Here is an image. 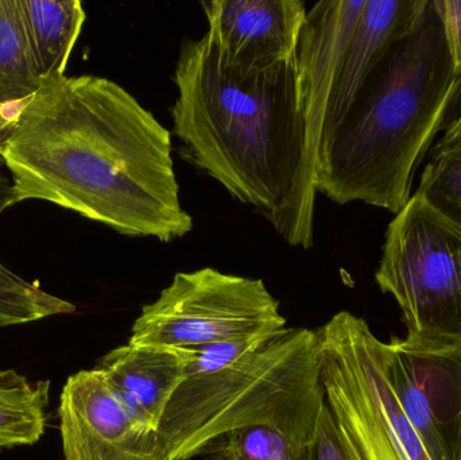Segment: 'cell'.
<instances>
[{
    "label": "cell",
    "mask_w": 461,
    "mask_h": 460,
    "mask_svg": "<svg viewBox=\"0 0 461 460\" xmlns=\"http://www.w3.org/2000/svg\"><path fill=\"white\" fill-rule=\"evenodd\" d=\"M0 158L11 178L8 207L41 200L164 243L194 227L180 202L172 134L108 78H43Z\"/></svg>",
    "instance_id": "obj_1"
},
{
    "label": "cell",
    "mask_w": 461,
    "mask_h": 460,
    "mask_svg": "<svg viewBox=\"0 0 461 460\" xmlns=\"http://www.w3.org/2000/svg\"><path fill=\"white\" fill-rule=\"evenodd\" d=\"M175 81L181 156L257 208L285 242L311 248L319 192L298 53L244 73L221 59L207 32L181 46Z\"/></svg>",
    "instance_id": "obj_2"
},
{
    "label": "cell",
    "mask_w": 461,
    "mask_h": 460,
    "mask_svg": "<svg viewBox=\"0 0 461 460\" xmlns=\"http://www.w3.org/2000/svg\"><path fill=\"white\" fill-rule=\"evenodd\" d=\"M460 95L443 22L428 0L322 145L317 192L340 205L362 202L400 213Z\"/></svg>",
    "instance_id": "obj_3"
},
{
    "label": "cell",
    "mask_w": 461,
    "mask_h": 460,
    "mask_svg": "<svg viewBox=\"0 0 461 460\" xmlns=\"http://www.w3.org/2000/svg\"><path fill=\"white\" fill-rule=\"evenodd\" d=\"M324 405L317 331L285 329L226 369L185 378L159 423V456L189 460L230 432L259 426L311 445Z\"/></svg>",
    "instance_id": "obj_4"
},
{
    "label": "cell",
    "mask_w": 461,
    "mask_h": 460,
    "mask_svg": "<svg viewBox=\"0 0 461 460\" xmlns=\"http://www.w3.org/2000/svg\"><path fill=\"white\" fill-rule=\"evenodd\" d=\"M375 281L402 311L401 347L461 354V229L413 194L384 239Z\"/></svg>",
    "instance_id": "obj_5"
},
{
    "label": "cell",
    "mask_w": 461,
    "mask_h": 460,
    "mask_svg": "<svg viewBox=\"0 0 461 460\" xmlns=\"http://www.w3.org/2000/svg\"><path fill=\"white\" fill-rule=\"evenodd\" d=\"M325 404L351 460H433L384 369V342L341 311L317 331Z\"/></svg>",
    "instance_id": "obj_6"
},
{
    "label": "cell",
    "mask_w": 461,
    "mask_h": 460,
    "mask_svg": "<svg viewBox=\"0 0 461 460\" xmlns=\"http://www.w3.org/2000/svg\"><path fill=\"white\" fill-rule=\"evenodd\" d=\"M285 329L278 300L262 280L204 267L177 273L158 299L142 308L129 343L192 350Z\"/></svg>",
    "instance_id": "obj_7"
},
{
    "label": "cell",
    "mask_w": 461,
    "mask_h": 460,
    "mask_svg": "<svg viewBox=\"0 0 461 460\" xmlns=\"http://www.w3.org/2000/svg\"><path fill=\"white\" fill-rule=\"evenodd\" d=\"M59 420L65 460H161L157 432L124 410L99 370L68 378Z\"/></svg>",
    "instance_id": "obj_8"
},
{
    "label": "cell",
    "mask_w": 461,
    "mask_h": 460,
    "mask_svg": "<svg viewBox=\"0 0 461 460\" xmlns=\"http://www.w3.org/2000/svg\"><path fill=\"white\" fill-rule=\"evenodd\" d=\"M393 391L433 460H461V354L425 356L384 343Z\"/></svg>",
    "instance_id": "obj_9"
},
{
    "label": "cell",
    "mask_w": 461,
    "mask_h": 460,
    "mask_svg": "<svg viewBox=\"0 0 461 460\" xmlns=\"http://www.w3.org/2000/svg\"><path fill=\"white\" fill-rule=\"evenodd\" d=\"M202 5L208 32L230 67L257 72L297 56L308 15L301 0H213Z\"/></svg>",
    "instance_id": "obj_10"
},
{
    "label": "cell",
    "mask_w": 461,
    "mask_h": 460,
    "mask_svg": "<svg viewBox=\"0 0 461 460\" xmlns=\"http://www.w3.org/2000/svg\"><path fill=\"white\" fill-rule=\"evenodd\" d=\"M192 356V350L127 343L105 354L95 369L137 423L158 432L170 400L188 377Z\"/></svg>",
    "instance_id": "obj_11"
},
{
    "label": "cell",
    "mask_w": 461,
    "mask_h": 460,
    "mask_svg": "<svg viewBox=\"0 0 461 460\" xmlns=\"http://www.w3.org/2000/svg\"><path fill=\"white\" fill-rule=\"evenodd\" d=\"M428 0H367L341 59L325 121L322 145L390 49L414 26ZM320 148V150H321ZM320 156V154H319Z\"/></svg>",
    "instance_id": "obj_12"
},
{
    "label": "cell",
    "mask_w": 461,
    "mask_h": 460,
    "mask_svg": "<svg viewBox=\"0 0 461 460\" xmlns=\"http://www.w3.org/2000/svg\"><path fill=\"white\" fill-rule=\"evenodd\" d=\"M41 77L65 75L86 23L80 0H19Z\"/></svg>",
    "instance_id": "obj_13"
},
{
    "label": "cell",
    "mask_w": 461,
    "mask_h": 460,
    "mask_svg": "<svg viewBox=\"0 0 461 460\" xmlns=\"http://www.w3.org/2000/svg\"><path fill=\"white\" fill-rule=\"evenodd\" d=\"M19 0H0V108L19 110L42 86Z\"/></svg>",
    "instance_id": "obj_14"
},
{
    "label": "cell",
    "mask_w": 461,
    "mask_h": 460,
    "mask_svg": "<svg viewBox=\"0 0 461 460\" xmlns=\"http://www.w3.org/2000/svg\"><path fill=\"white\" fill-rule=\"evenodd\" d=\"M49 388L48 381L0 370V450L40 442L48 423Z\"/></svg>",
    "instance_id": "obj_15"
},
{
    "label": "cell",
    "mask_w": 461,
    "mask_h": 460,
    "mask_svg": "<svg viewBox=\"0 0 461 460\" xmlns=\"http://www.w3.org/2000/svg\"><path fill=\"white\" fill-rule=\"evenodd\" d=\"M430 151L414 194L461 229V115Z\"/></svg>",
    "instance_id": "obj_16"
},
{
    "label": "cell",
    "mask_w": 461,
    "mask_h": 460,
    "mask_svg": "<svg viewBox=\"0 0 461 460\" xmlns=\"http://www.w3.org/2000/svg\"><path fill=\"white\" fill-rule=\"evenodd\" d=\"M221 460H312L311 445L293 440L271 427L236 429L211 443L202 455Z\"/></svg>",
    "instance_id": "obj_17"
},
{
    "label": "cell",
    "mask_w": 461,
    "mask_h": 460,
    "mask_svg": "<svg viewBox=\"0 0 461 460\" xmlns=\"http://www.w3.org/2000/svg\"><path fill=\"white\" fill-rule=\"evenodd\" d=\"M76 312V305L43 291L0 262V329Z\"/></svg>",
    "instance_id": "obj_18"
},
{
    "label": "cell",
    "mask_w": 461,
    "mask_h": 460,
    "mask_svg": "<svg viewBox=\"0 0 461 460\" xmlns=\"http://www.w3.org/2000/svg\"><path fill=\"white\" fill-rule=\"evenodd\" d=\"M278 334L255 335V337L241 338V339L227 340V342L192 348L194 356L188 364L186 375L192 377V375L211 374V373L226 369L249 356L252 351L262 347L265 343Z\"/></svg>",
    "instance_id": "obj_19"
},
{
    "label": "cell",
    "mask_w": 461,
    "mask_h": 460,
    "mask_svg": "<svg viewBox=\"0 0 461 460\" xmlns=\"http://www.w3.org/2000/svg\"><path fill=\"white\" fill-rule=\"evenodd\" d=\"M312 460H351L341 442L340 434L327 404L320 413L316 432L311 443Z\"/></svg>",
    "instance_id": "obj_20"
},
{
    "label": "cell",
    "mask_w": 461,
    "mask_h": 460,
    "mask_svg": "<svg viewBox=\"0 0 461 460\" xmlns=\"http://www.w3.org/2000/svg\"><path fill=\"white\" fill-rule=\"evenodd\" d=\"M435 5L455 73L461 78V0H435Z\"/></svg>",
    "instance_id": "obj_21"
},
{
    "label": "cell",
    "mask_w": 461,
    "mask_h": 460,
    "mask_svg": "<svg viewBox=\"0 0 461 460\" xmlns=\"http://www.w3.org/2000/svg\"><path fill=\"white\" fill-rule=\"evenodd\" d=\"M19 113H10V110L0 108V148L10 138V135L13 134L14 129L16 126V121H18Z\"/></svg>",
    "instance_id": "obj_22"
}]
</instances>
